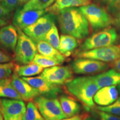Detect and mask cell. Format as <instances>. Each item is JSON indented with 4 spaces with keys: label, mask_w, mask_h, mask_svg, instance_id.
Listing matches in <instances>:
<instances>
[{
    "label": "cell",
    "mask_w": 120,
    "mask_h": 120,
    "mask_svg": "<svg viewBox=\"0 0 120 120\" xmlns=\"http://www.w3.org/2000/svg\"><path fill=\"white\" fill-rule=\"evenodd\" d=\"M58 21L61 32L82 40L90 34L89 23L77 7L63 9L58 13Z\"/></svg>",
    "instance_id": "cell-1"
},
{
    "label": "cell",
    "mask_w": 120,
    "mask_h": 120,
    "mask_svg": "<svg viewBox=\"0 0 120 120\" xmlns=\"http://www.w3.org/2000/svg\"><path fill=\"white\" fill-rule=\"evenodd\" d=\"M65 85L67 91L83 104L86 111L94 107V96L100 88L92 76L75 78Z\"/></svg>",
    "instance_id": "cell-2"
},
{
    "label": "cell",
    "mask_w": 120,
    "mask_h": 120,
    "mask_svg": "<svg viewBox=\"0 0 120 120\" xmlns=\"http://www.w3.org/2000/svg\"><path fill=\"white\" fill-rule=\"evenodd\" d=\"M94 31L105 29L114 24V19L104 7L90 4L79 7Z\"/></svg>",
    "instance_id": "cell-3"
},
{
    "label": "cell",
    "mask_w": 120,
    "mask_h": 120,
    "mask_svg": "<svg viewBox=\"0 0 120 120\" xmlns=\"http://www.w3.org/2000/svg\"><path fill=\"white\" fill-rule=\"evenodd\" d=\"M17 29L19 37L15 50V60L19 64H29L32 62L37 53L36 45L23 31L18 28Z\"/></svg>",
    "instance_id": "cell-4"
},
{
    "label": "cell",
    "mask_w": 120,
    "mask_h": 120,
    "mask_svg": "<svg viewBox=\"0 0 120 120\" xmlns=\"http://www.w3.org/2000/svg\"><path fill=\"white\" fill-rule=\"evenodd\" d=\"M118 39V34L114 28H106L98 31L88 37L82 43L78 51H85L113 45Z\"/></svg>",
    "instance_id": "cell-5"
},
{
    "label": "cell",
    "mask_w": 120,
    "mask_h": 120,
    "mask_svg": "<svg viewBox=\"0 0 120 120\" xmlns=\"http://www.w3.org/2000/svg\"><path fill=\"white\" fill-rule=\"evenodd\" d=\"M34 100L45 120H62L67 118L63 112L60 100L56 97L40 95Z\"/></svg>",
    "instance_id": "cell-6"
},
{
    "label": "cell",
    "mask_w": 120,
    "mask_h": 120,
    "mask_svg": "<svg viewBox=\"0 0 120 120\" xmlns=\"http://www.w3.org/2000/svg\"><path fill=\"white\" fill-rule=\"evenodd\" d=\"M55 22L56 15L49 13L43 15L34 24L25 28L23 31L34 42L45 41V36L55 25Z\"/></svg>",
    "instance_id": "cell-7"
},
{
    "label": "cell",
    "mask_w": 120,
    "mask_h": 120,
    "mask_svg": "<svg viewBox=\"0 0 120 120\" xmlns=\"http://www.w3.org/2000/svg\"><path fill=\"white\" fill-rule=\"evenodd\" d=\"M77 58H86L103 62H112L120 57V45L98 48L85 51H77Z\"/></svg>",
    "instance_id": "cell-8"
},
{
    "label": "cell",
    "mask_w": 120,
    "mask_h": 120,
    "mask_svg": "<svg viewBox=\"0 0 120 120\" xmlns=\"http://www.w3.org/2000/svg\"><path fill=\"white\" fill-rule=\"evenodd\" d=\"M73 72L79 75H90L102 72L109 68V64L98 60L77 58L70 64Z\"/></svg>",
    "instance_id": "cell-9"
},
{
    "label": "cell",
    "mask_w": 120,
    "mask_h": 120,
    "mask_svg": "<svg viewBox=\"0 0 120 120\" xmlns=\"http://www.w3.org/2000/svg\"><path fill=\"white\" fill-rule=\"evenodd\" d=\"M73 72L71 67L57 65L45 68L41 76L50 83L60 86L73 79Z\"/></svg>",
    "instance_id": "cell-10"
},
{
    "label": "cell",
    "mask_w": 120,
    "mask_h": 120,
    "mask_svg": "<svg viewBox=\"0 0 120 120\" xmlns=\"http://www.w3.org/2000/svg\"><path fill=\"white\" fill-rule=\"evenodd\" d=\"M4 120H22L26 111L23 100L2 98L0 100Z\"/></svg>",
    "instance_id": "cell-11"
},
{
    "label": "cell",
    "mask_w": 120,
    "mask_h": 120,
    "mask_svg": "<svg viewBox=\"0 0 120 120\" xmlns=\"http://www.w3.org/2000/svg\"><path fill=\"white\" fill-rule=\"evenodd\" d=\"M47 12L46 10H24L18 8L13 19V23L16 27L24 30L34 24L42 16Z\"/></svg>",
    "instance_id": "cell-12"
},
{
    "label": "cell",
    "mask_w": 120,
    "mask_h": 120,
    "mask_svg": "<svg viewBox=\"0 0 120 120\" xmlns=\"http://www.w3.org/2000/svg\"><path fill=\"white\" fill-rule=\"evenodd\" d=\"M36 88L41 96L49 97H56L57 95L61 92L59 86H55L46 80L40 75L36 77H21Z\"/></svg>",
    "instance_id": "cell-13"
},
{
    "label": "cell",
    "mask_w": 120,
    "mask_h": 120,
    "mask_svg": "<svg viewBox=\"0 0 120 120\" xmlns=\"http://www.w3.org/2000/svg\"><path fill=\"white\" fill-rule=\"evenodd\" d=\"M11 79L13 86L24 101H31L40 95L36 88L22 78L19 77L17 73H13Z\"/></svg>",
    "instance_id": "cell-14"
},
{
    "label": "cell",
    "mask_w": 120,
    "mask_h": 120,
    "mask_svg": "<svg viewBox=\"0 0 120 120\" xmlns=\"http://www.w3.org/2000/svg\"><path fill=\"white\" fill-rule=\"evenodd\" d=\"M17 29L12 25L0 29V48L8 52H15L18 41Z\"/></svg>",
    "instance_id": "cell-15"
},
{
    "label": "cell",
    "mask_w": 120,
    "mask_h": 120,
    "mask_svg": "<svg viewBox=\"0 0 120 120\" xmlns=\"http://www.w3.org/2000/svg\"><path fill=\"white\" fill-rule=\"evenodd\" d=\"M118 91L116 86L104 87L99 89L94 94V101L100 106H108L117 101Z\"/></svg>",
    "instance_id": "cell-16"
},
{
    "label": "cell",
    "mask_w": 120,
    "mask_h": 120,
    "mask_svg": "<svg viewBox=\"0 0 120 120\" xmlns=\"http://www.w3.org/2000/svg\"><path fill=\"white\" fill-rule=\"evenodd\" d=\"M92 77L100 89L104 87L116 86L120 84V73L114 69L103 72Z\"/></svg>",
    "instance_id": "cell-17"
},
{
    "label": "cell",
    "mask_w": 120,
    "mask_h": 120,
    "mask_svg": "<svg viewBox=\"0 0 120 120\" xmlns=\"http://www.w3.org/2000/svg\"><path fill=\"white\" fill-rule=\"evenodd\" d=\"M37 50L43 56L52 58L62 64L66 60V57L60 53L59 51L55 49L53 46L45 41L36 42Z\"/></svg>",
    "instance_id": "cell-18"
},
{
    "label": "cell",
    "mask_w": 120,
    "mask_h": 120,
    "mask_svg": "<svg viewBox=\"0 0 120 120\" xmlns=\"http://www.w3.org/2000/svg\"><path fill=\"white\" fill-rule=\"evenodd\" d=\"M62 111L67 118H70L79 115L81 110V105L74 99L66 95L60 97Z\"/></svg>",
    "instance_id": "cell-19"
},
{
    "label": "cell",
    "mask_w": 120,
    "mask_h": 120,
    "mask_svg": "<svg viewBox=\"0 0 120 120\" xmlns=\"http://www.w3.org/2000/svg\"><path fill=\"white\" fill-rule=\"evenodd\" d=\"M79 44V39L67 34L61 36L58 51L65 57H68L77 49Z\"/></svg>",
    "instance_id": "cell-20"
},
{
    "label": "cell",
    "mask_w": 120,
    "mask_h": 120,
    "mask_svg": "<svg viewBox=\"0 0 120 120\" xmlns=\"http://www.w3.org/2000/svg\"><path fill=\"white\" fill-rule=\"evenodd\" d=\"M89 4H90L89 2L84 0H56V2L52 6L49 7L48 9H46V10L47 12H49V13L56 15V13L58 14L63 9L70 7H81Z\"/></svg>",
    "instance_id": "cell-21"
},
{
    "label": "cell",
    "mask_w": 120,
    "mask_h": 120,
    "mask_svg": "<svg viewBox=\"0 0 120 120\" xmlns=\"http://www.w3.org/2000/svg\"><path fill=\"white\" fill-rule=\"evenodd\" d=\"M0 98L23 100L13 86L10 77L0 79Z\"/></svg>",
    "instance_id": "cell-22"
},
{
    "label": "cell",
    "mask_w": 120,
    "mask_h": 120,
    "mask_svg": "<svg viewBox=\"0 0 120 120\" xmlns=\"http://www.w3.org/2000/svg\"><path fill=\"white\" fill-rule=\"evenodd\" d=\"M43 68V67L38 64L31 62L22 66H16L14 70L15 72L17 73L19 77H29L42 72Z\"/></svg>",
    "instance_id": "cell-23"
},
{
    "label": "cell",
    "mask_w": 120,
    "mask_h": 120,
    "mask_svg": "<svg viewBox=\"0 0 120 120\" xmlns=\"http://www.w3.org/2000/svg\"><path fill=\"white\" fill-rule=\"evenodd\" d=\"M22 120H45L39 111L36 105L30 101L26 106V111Z\"/></svg>",
    "instance_id": "cell-24"
},
{
    "label": "cell",
    "mask_w": 120,
    "mask_h": 120,
    "mask_svg": "<svg viewBox=\"0 0 120 120\" xmlns=\"http://www.w3.org/2000/svg\"><path fill=\"white\" fill-rule=\"evenodd\" d=\"M106 8L109 14L114 16L120 13V0H94Z\"/></svg>",
    "instance_id": "cell-25"
},
{
    "label": "cell",
    "mask_w": 120,
    "mask_h": 120,
    "mask_svg": "<svg viewBox=\"0 0 120 120\" xmlns=\"http://www.w3.org/2000/svg\"><path fill=\"white\" fill-rule=\"evenodd\" d=\"M32 62L38 64L43 68H49L61 64L56 60L44 56L41 54H37L34 57Z\"/></svg>",
    "instance_id": "cell-26"
},
{
    "label": "cell",
    "mask_w": 120,
    "mask_h": 120,
    "mask_svg": "<svg viewBox=\"0 0 120 120\" xmlns=\"http://www.w3.org/2000/svg\"><path fill=\"white\" fill-rule=\"evenodd\" d=\"M45 41L53 46L55 49L57 50L59 49L60 38L56 25L52 27V28L46 34L45 38Z\"/></svg>",
    "instance_id": "cell-27"
},
{
    "label": "cell",
    "mask_w": 120,
    "mask_h": 120,
    "mask_svg": "<svg viewBox=\"0 0 120 120\" xmlns=\"http://www.w3.org/2000/svg\"><path fill=\"white\" fill-rule=\"evenodd\" d=\"M15 67L14 63L11 62L0 64V79L10 77Z\"/></svg>",
    "instance_id": "cell-28"
},
{
    "label": "cell",
    "mask_w": 120,
    "mask_h": 120,
    "mask_svg": "<svg viewBox=\"0 0 120 120\" xmlns=\"http://www.w3.org/2000/svg\"><path fill=\"white\" fill-rule=\"evenodd\" d=\"M96 108L99 111L120 116V104L113 103L108 106H98Z\"/></svg>",
    "instance_id": "cell-29"
},
{
    "label": "cell",
    "mask_w": 120,
    "mask_h": 120,
    "mask_svg": "<svg viewBox=\"0 0 120 120\" xmlns=\"http://www.w3.org/2000/svg\"><path fill=\"white\" fill-rule=\"evenodd\" d=\"M43 1L44 0H30L22 8L23 10L26 11L42 10Z\"/></svg>",
    "instance_id": "cell-30"
},
{
    "label": "cell",
    "mask_w": 120,
    "mask_h": 120,
    "mask_svg": "<svg viewBox=\"0 0 120 120\" xmlns=\"http://www.w3.org/2000/svg\"><path fill=\"white\" fill-rule=\"evenodd\" d=\"M97 113L101 120H120V116L112 115L101 111L98 110Z\"/></svg>",
    "instance_id": "cell-31"
},
{
    "label": "cell",
    "mask_w": 120,
    "mask_h": 120,
    "mask_svg": "<svg viewBox=\"0 0 120 120\" xmlns=\"http://www.w3.org/2000/svg\"><path fill=\"white\" fill-rule=\"evenodd\" d=\"M19 4V0H2V5L11 12L16 9Z\"/></svg>",
    "instance_id": "cell-32"
},
{
    "label": "cell",
    "mask_w": 120,
    "mask_h": 120,
    "mask_svg": "<svg viewBox=\"0 0 120 120\" xmlns=\"http://www.w3.org/2000/svg\"><path fill=\"white\" fill-rule=\"evenodd\" d=\"M11 11L8 10L0 3V19L5 20L9 19L11 16Z\"/></svg>",
    "instance_id": "cell-33"
},
{
    "label": "cell",
    "mask_w": 120,
    "mask_h": 120,
    "mask_svg": "<svg viewBox=\"0 0 120 120\" xmlns=\"http://www.w3.org/2000/svg\"><path fill=\"white\" fill-rule=\"evenodd\" d=\"M11 61V57L0 49V64L10 62Z\"/></svg>",
    "instance_id": "cell-34"
},
{
    "label": "cell",
    "mask_w": 120,
    "mask_h": 120,
    "mask_svg": "<svg viewBox=\"0 0 120 120\" xmlns=\"http://www.w3.org/2000/svg\"><path fill=\"white\" fill-rule=\"evenodd\" d=\"M87 117V115L86 114H82V115H77L70 118H64L62 120H84Z\"/></svg>",
    "instance_id": "cell-35"
},
{
    "label": "cell",
    "mask_w": 120,
    "mask_h": 120,
    "mask_svg": "<svg viewBox=\"0 0 120 120\" xmlns=\"http://www.w3.org/2000/svg\"><path fill=\"white\" fill-rule=\"evenodd\" d=\"M111 66L113 67L114 70L120 73V57L116 61L112 62Z\"/></svg>",
    "instance_id": "cell-36"
},
{
    "label": "cell",
    "mask_w": 120,
    "mask_h": 120,
    "mask_svg": "<svg viewBox=\"0 0 120 120\" xmlns=\"http://www.w3.org/2000/svg\"><path fill=\"white\" fill-rule=\"evenodd\" d=\"M56 0H44L43 1L42 6V10H45L48 7L50 6Z\"/></svg>",
    "instance_id": "cell-37"
},
{
    "label": "cell",
    "mask_w": 120,
    "mask_h": 120,
    "mask_svg": "<svg viewBox=\"0 0 120 120\" xmlns=\"http://www.w3.org/2000/svg\"><path fill=\"white\" fill-rule=\"evenodd\" d=\"M114 24H115L118 27V28L120 29V13L115 16Z\"/></svg>",
    "instance_id": "cell-38"
},
{
    "label": "cell",
    "mask_w": 120,
    "mask_h": 120,
    "mask_svg": "<svg viewBox=\"0 0 120 120\" xmlns=\"http://www.w3.org/2000/svg\"><path fill=\"white\" fill-rule=\"evenodd\" d=\"M7 24V21L5 20V19H0V29L1 28H2L3 27L6 26Z\"/></svg>",
    "instance_id": "cell-39"
},
{
    "label": "cell",
    "mask_w": 120,
    "mask_h": 120,
    "mask_svg": "<svg viewBox=\"0 0 120 120\" xmlns=\"http://www.w3.org/2000/svg\"><path fill=\"white\" fill-rule=\"evenodd\" d=\"M0 120H4V117H3V115H2V109H1V104H0Z\"/></svg>",
    "instance_id": "cell-40"
},
{
    "label": "cell",
    "mask_w": 120,
    "mask_h": 120,
    "mask_svg": "<svg viewBox=\"0 0 120 120\" xmlns=\"http://www.w3.org/2000/svg\"><path fill=\"white\" fill-rule=\"evenodd\" d=\"M30 0H19V3H21V4H24V3L26 2H28Z\"/></svg>",
    "instance_id": "cell-41"
},
{
    "label": "cell",
    "mask_w": 120,
    "mask_h": 120,
    "mask_svg": "<svg viewBox=\"0 0 120 120\" xmlns=\"http://www.w3.org/2000/svg\"><path fill=\"white\" fill-rule=\"evenodd\" d=\"M84 120H95L94 119V118H93L92 117H88L87 116L86 118H85Z\"/></svg>",
    "instance_id": "cell-42"
},
{
    "label": "cell",
    "mask_w": 120,
    "mask_h": 120,
    "mask_svg": "<svg viewBox=\"0 0 120 120\" xmlns=\"http://www.w3.org/2000/svg\"><path fill=\"white\" fill-rule=\"evenodd\" d=\"M113 103H115V104H120V97L119 98H118L117 100V101Z\"/></svg>",
    "instance_id": "cell-43"
},
{
    "label": "cell",
    "mask_w": 120,
    "mask_h": 120,
    "mask_svg": "<svg viewBox=\"0 0 120 120\" xmlns=\"http://www.w3.org/2000/svg\"><path fill=\"white\" fill-rule=\"evenodd\" d=\"M117 90H118V92H119L120 94V84H119V85H118Z\"/></svg>",
    "instance_id": "cell-44"
},
{
    "label": "cell",
    "mask_w": 120,
    "mask_h": 120,
    "mask_svg": "<svg viewBox=\"0 0 120 120\" xmlns=\"http://www.w3.org/2000/svg\"><path fill=\"white\" fill-rule=\"evenodd\" d=\"M84 1H87V2H89L90 4H91V0H84Z\"/></svg>",
    "instance_id": "cell-45"
},
{
    "label": "cell",
    "mask_w": 120,
    "mask_h": 120,
    "mask_svg": "<svg viewBox=\"0 0 120 120\" xmlns=\"http://www.w3.org/2000/svg\"><path fill=\"white\" fill-rule=\"evenodd\" d=\"M2 0H0V3H2Z\"/></svg>",
    "instance_id": "cell-46"
}]
</instances>
